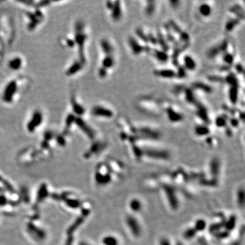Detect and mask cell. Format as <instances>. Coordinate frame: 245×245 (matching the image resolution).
<instances>
[{
  "label": "cell",
  "instance_id": "6da1fadb",
  "mask_svg": "<svg viewBox=\"0 0 245 245\" xmlns=\"http://www.w3.org/2000/svg\"><path fill=\"white\" fill-rule=\"evenodd\" d=\"M22 79H14L5 85L1 96L3 101L10 104V103H13L17 99L18 95L22 91L21 87L27 84V82L22 83Z\"/></svg>",
  "mask_w": 245,
  "mask_h": 245
},
{
  "label": "cell",
  "instance_id": "7a4b0ae2",
  "mask_svg": "<svg viewBox=\"0 0 245 245\" xmlns=\"http://www.w3.org/2000/svg\"><path fill=\"white\" fill-rule=\"evenodd\" d=\"M106 8L112 21L118 22L123 17V10L122 2L119 1H108L106 3Z\"/></svg>",
  "mask_w": 245,
  "mask_h": 245
},
{
  "label": "cell",
  "instance_id": "3957f363",
  "mask_svg": "<svg viewBox=\"0 0 245 245\" xmlns=\"http://www.w3.org/2000/svg\"><path fill=\"white\" fill-rule=\"evenodd\" d=\"M44 122V114L40 110H36L32 112L26 123L27 130L30 132H34L42 125Z\"/></svg>",
  "mask_w": 245,
  "mask_h": 245
},
{
  "label": "cell",
  "instance_id": "277c9868",
  "mask_svg": "<svg viewBox=\"0 0 245 245\" xmlns=\"http://www.w3.org/2000/svg\"><path fill=\"white\" fill-rule=\"evenodd\" d=\"M93 117L99 119H110L114 117V112L111 108L101 104L95 105L91 110Z\"/></svg>",
  "mask_w": 245,
  "mask_h": 245
},
{
  "label": "cell",
  "instance_id": "5b68a950",
  "mask_svg": "<svg viewBox=\"0 0 245 245\" xmlns=\"http://www.w3.org/2000/svg\"><path fill=\"white\" fill-rule=\"evenodd\" d=\"M128 44L130 46L132 53L134 55H140L143 52H150L151 48L149 45L141 44L138 40L137 38L134 36H130L128 38Z\"/></svg>",
  "mask_w": 245,
  "mask_h": 245
},
{
  "label": "cell",
  "instance_id": "8992f818",
  "mask_svg": "<svg viewBox=\"0 0 245 245\" xmlns=\"http://www.w3.org/2000/svg\"><path fill=\"white\" fill-rule=\"evenodd\" d=\"M164 111L166 112L168 121H170L171 123H181L184 119L183 114L178 110L175 106H172V105L169 104L165 106Z\"/></svg>",
  "mask_w": 245,
  "mask_h": 245
},
{
  "label": "cell",
  "instance_id": "52a82bcc",
  "mask_svg": "<svg viewBox=\"0 0 245 245\" xmlns=\"http://www.w3.org/2000/svg\"><path fill=\"white\" fill-rule=\"evenodd\" d=\"M153 74L157 77L164 79H172L177 78V72L175 70L169 68H162L155 70L153 72Z\"/></svg>",
  "mask_w": 245,
  "mask_h": 245
},
{
  "label": "cell",
  "instance_id": "ba28073f",
  "mask_svg": "<svg viewBox=\"0 0 245 245\" xmlns=\"http://www.w3.org/2000/svg\"><path fill=\"white\" fill-rule=\"evenodd\" d=\"M99 46H100L101 51L103 54H114V47L111 42L107 38H103L99 42Z\"/></svg>",
  "mask_w": 245,
  "mask_h": 245
},
{
  "label": "cell",
  "instance_id": "9c48e42d",
  "mask_svg": "<svg viewBox=\"0 0 245 245\" xmlns=\"http://www.w3.org/2000/svg\"><path fill=\"white\" fill-rule=\"evenodd\" d=\"M183 66L186 71H194L197 68V63L192 56L189 54H186L183 57Z\"/></svg>",
  "mask_w": 245,
  "mask_h": 245
},
{
  "label": "cell",
  "instance_id": "30bf717a",
  "mask_svg": "<svg viewBox=\"0 0 245 245\" xmlns=\"http://www.w3.org/2000/svg\"><path fill=\"white\" fill-rule=\"evenodd\" d=\"M152 52V56L157 59V61L161 63H166L168 61L169 55L166 51L162 49H153L150 50Z\"/></svg>",
  "mask_w": 245,
  "mask_h": 245
},
{
  "label": "cell",
  "instance_id": "8fae6325",
  "mask_svg": "<svg viewBox=\"0 0 245 245\" xmlns=\"http://www.w3.org/2000/svg\"><path fill=\"white\" fill-rule=\"evenodd\" d=\"M23 65V60L21 57L16 56V57H12V59L9 60L8 66V68L12 70H19L22 68Z\"/></svg>",
  "mask_w": 245,
  "mask_h": 245
},
{
  "label": "cell",
  "instance_id": "7c38bea8",
  "mask_svg": "<svg viewBox=\"0 0 245 245\" xmlns=\"http://www.w3.org/2000/svg\"><path fill=\"white\" fill-rule=\"evenodd\" d=\"M198 11L199 14H200L202 17H209L212 13V7L209 3L203 2L199 5Z\"/></svg>",
  "mask_w": 245,
  "mask_h": 245
},
{
  "label": "cell",
  "instance_id": "4fadbf2b",
  "mask_svg": "<svg viewBox=\"0 0 245 245\" xmlns=\"http://www.w3.org/2000/svg\"><path fill=\"white\" fill-rule=\"evenodd\" d=\"M191 89L193 90L201 91L206 93H210L212 92V88L210 85L204 83H201V82H195L192 84Z\"/></svg>",
  "mask_w": 245,
  "mask_h": 245
},
{
  "label": "cell",
  "instance_id": "5bb4252c",
  "mask_svg": "<svg viewBox=\"0 0 245 245\" xmlns=\"http://www.w3.org/2000/svg\"><path fill=\"white\" fill-rule=\"evenodd\" d=\"M156 1H145L144 12L146 15L150 16L153 15L156 12Z\"/></svg>",
  "mask_w": 245,
  "mask_h": 245
},
{
  "label": "cell",
  "instance_id": "9a60e30c",
  "mask_svg": "<svg viewBox=\"0 0 245 245\" xmlns=\"http://www.w3.org/2000/svg\"><path fill=\"white\" fill-rule=\"evenodd\" d=\"M241 19H238V18L235 17L232 18V19H229L226 23V30L228 32H231L233 31L234 29L240 23Z\"/></svg>",
  "mask_w": 245,
  "mask_h": 245
},
{
  "label": "cell",
  "instance_id": "2e32d148",
  "mask_svg": "<svg viewBox=\"0 0 245 245\" xmlns=\"http://www.w3.org/2000/svg\"><path fill=\"white\" fill-rule=\"evenodd\" d=\"M208 125L202 124L197 125L195 127L194 132L197 136H207L210 134V129L208 127Z\"/></svg>",
  "mask_w": 245,
  "mask_h": 245
},
{
  "label": "cell",
  "instance_id": "e0dca14e",
  "mask_svg": "<svg viewBox=\"0 0 245 245\" xmlns=\"http://www.w3.org/2000/svg\"><path fill=\"white\" fill-rule=\"evenodd\" d=\"M229 98L232 104H236L238 99V86H232L229 91Z\"/></svg>",
  "mask_w": 245,
  "mask_h": 245
},
{
  "label": "cell",
  "instance_id": "ac0fdd59",
  "mask_svg": "<svg viewBox=\"0 0 245 245\" xmlns=\"http://www.w3.org/2000/svg\"><path fill=\"white\" fill-rule=\"evenodd\" d=\"M229 117L227 114H223V115L219 116L216 118L215 119V125L219 128H223L228 125Z\"/></svg>",
  "mask_w": 245,
  "mask_h": 245
}]
</instances>
